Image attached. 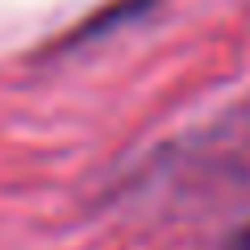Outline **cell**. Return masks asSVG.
Masks as SVG:
<instances>
[{"instance_id": "6da1fadb", "label": "cell", "mask_w": 250, "mask_h": 250, "mask_svg": "<svg viewBox=\"0 0 250 250\" xmlns=\"http://www.w3.org/2000/svg\"><path fill=\"white\" fill-rule=\"evenodd\" d=\"M225 250H250V225H246L242 233H233V238H229V246H225Z\"/></svg>"}]
</instances>
